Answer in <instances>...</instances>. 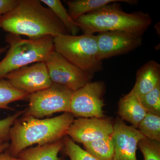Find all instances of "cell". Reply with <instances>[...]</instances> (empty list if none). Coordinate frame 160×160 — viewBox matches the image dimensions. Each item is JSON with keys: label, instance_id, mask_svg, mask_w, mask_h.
Returning <instances> with one entry per match:
<instances>
[{"label": "cell", "instance_id": "6da1fadb", "mask_svg": "<svg viewBox=\"0 0 160 160\" xmlns=\"http://www.w3.org/2000/svg\"><path fill=\"white\" fill-rule=\"evenodd\" d=\"M0 29L31 39L69 34L52 12L39 0H18L16 5L1 18Z\"/></svg>", "mask_w": 160, "mask_h": 160}, {"label": "cell", "instance_id": "7a4b0ae2", "mask_svg": "<svg viewBox=\"0 0 160 160\" xmlns=\"http://www.w3.org/2000/svg\"><path fill=\"white\" fill-rule=\"evenodd\" d=\"M74 117L70 112L42 119L23 115L12 126L10 143L6 151L17 157L21 151L35 144L42 146L62 140L66 135Z\"/></svg>", "mask_w": 160, "mask_h": 160}, {"label": "cell", "instance_id": "3957f363", "mask_svg": "<svg viewBox=\"0 0 160 160\" xmlns=\"http://www.w3.org/2000/svg\"><path fill=\"white\" fill-rule=\"evenodd\" d=\"M75 22L83 34L120 31L142 35L152 19L143 12H125L118 3L113 2L82 16Z\"/></svg>", "mask_w": 160, "mask_h": 160}, {"label": "cell", "instance_id": "277c9868", "mask_svg": "<svg viewBox=\"0 0 160 160\" xmlns=\"http://www.w3.org/2000/svg\"><path fill=\"white\" fill-rule=\"evenodd\" d=\"M5 40L9 48L0 62V80L11 72L32 63L45 62L54 50L53 37L50 36L26 39L8 33Z\"/></svg>", "mask_w": 160, "mask_h": 160}, {"label": "cell", "instance_id": "5b68a950", "mask_svg": "<svg viewBox=\"0 0 160 160\" xmlns=\"http://www.w3.org/2000/svg\"><path fill=\"white\" fill-rule=\"evenodd\" d=\"M55 51L83 71L94 74L102 70L94 34H60L53 38Z\"/></svg>", "mask_w": 160, "mask_h": 160}, {"label": "cell", "instance_id": "8992f818", "mask_svg": "<svg viewBox=\"0 0 160 160\" xmlns=\"http://www.w3.org/2000/svg\"><path fill=\"white\" fill-rule=\"evenodd\" d=\"M73 92L52 83L48 88L29 95V104L23 115L41 118L58 112H70Z\"/></svg>", "mask_w": 160, "mask_h": 160}, {"label": "cell", "instance_id": "52a82bcc", "mask_svg": "<svg viewBox=\"0 0 160 160\" xmlns=\"http://www.w3.org/2000/svg\"><path fill=\"white\" fill-rule=\"evenodd\" d=\"M45 62L52 82L73 91L90 82L93 78V74L83 71L55 50L52 52Z\"/></svg>", "mask_w": 160, "mask_h": 160}, {"label": "cell", "instance_id": "ba28073f", "mask_svg": "<svg viewBox=\"0 0 160 160\" xmlns=\"http://www.w3.org/2000/svg\"><path fill=\"white\" fill-rule=\"evenodd\" d=\"M104 83L95 82L86 84L73 92L70 104V113L78 118H101L104 117L103 99Z\"/></svg>", "mask_w": 160, "mask_h": 160}, {"label": "cell", "instance_id": "9c48e42d", "mask_svg": "<svg viewBox=\"0 0 160 160\" xmlns=\"http://www.w3.org/2000/svg\"><path fill=\"white\" fill-rule=\"evenodd\" d=\"M4 78L13 87L30 95L48 88L52 83L45 62H39L11 72Z\"/></svg>", "mask_w": 160, "mask_h": 160}, {"label": "cell", "instance_id": "30bf717a", "mask_svg": "<svg viewBox=\"0 0 160 160\" xmlns=\"http://www.w3.org/2000/svg\"><path fill=\"white\" fill-rule=\"evenodd\" d=\"M96 37L101 61L130 52L142 46V35L127 32H105Z\"/></svg>", "mask_w": 160, "mask_h": 160}, {"label": "cell", "instance_id": "8fae6325", "mask_svg": "<svg viewBox=\"0 0 160 160\" xmlns=\"http://www.w3.org/2000/svg\"><path fill=\"white\" fill-rule=\"evenodd\" d=\"M113 124L104 118H78L74 119L66 132L75 142L85 143L112 135Z\"/></svg>", "mask_w": 160, "mask_h": 160}, {"label": "cell", "instance_id": "7c38bea8", "mask_svg": "<svg viewBox=\"0 0 160 160\" xmlns=\"http://www.w3.org/2000/svg\"><path fill=\"white\" fill-rule=\"evenodd\" d=\"M112 137L114 146L113 160H138V143L145 138L138 129L118 119L113 124Z\"/></svg>", "mask_w": 160, "mask_h": 160}, {"label": "cell", "instance_id": "4fadbf2b", "mask_svg": "<svg viewBox=\"0 0 160 160\" xmlns=\"http://www.w3.org/2000/svg\"><path fill=\"white\" fill-rule=\"evenodd\" d=\"M159 84L160 65L156 61L151 60L138 70L135 84L128 94L139 99Z\"/></svg>", "mask_w": 160, "mask_h": 160}, {"label": "cell", "instance_id": "5bb4252c", "mask_svg": "<svg viewBox=\"0 0 160 160\" xmlns=\"http://www.w3.org/2000/svg\"><path fill=\"white\" fill-rule=\"evenodd\" d=\"M118 112L122 119L131 123L132 127L137 129L148 112L138 98L127 94L120 100Z\"/></svg>", "mask_w": 160, "mask_h": 160}, {"label": "cell", "instance_id": "9a60e30c", "mask_svg": "<svg viewBox=\"0 0 160 160\" xmlns=\"http://www.w3.org/2000/svg\"><path fill=\"white\" fill-rule=\"evenodd\" d=\"M63 147L62 138L50 144L26 148L17 157L22 160H65L58 157Z\"/></svg>", "mask_w": 160, "mask_h": 160}, {"label": "cell", "instance_id": "2e32d148", "mask_svg": "<svg viewBox=\"0 0 160 160\" xmlns=\"http://www.w3.org/2000/svg\"><path fill=\"white\" fill-rule=\"evenodd\" d=\"M68 7V12L75 21L82 16L94 11L113 2H125L129 4L137 3L134 0H73L65 1Z\"/></svg>", "mask_w": 160, "mask_h": 160}, {"label": "cell", "instance_id": "e0dca14e", "mask_svg": "<svg viewBox=\"0 0 160 160\" xmlns=\"http://www.w3.org/2000/svg\"><path fill=\"white\" fill-rule=\"evenodd\" d=\"M112 135L83 144L84 149L98 160H113L114 146Z\"/></svg>", "mask_w": 160, "mask_h": 160}, {"label": "cell", "instance_id": "ac0fdd59", "mask_svg": "<svg viewBox=\"0 0 160 160\" xmlns=\"http://www.w3.org/2000/svg\"><path fill=\"white\" fill-rule=\"evenodd\" d=\"M42 3L48 6L55 15L66 27L69 34L77 35L80 30L79 27L74 20L72 18L69 12L60 0H41Z\"/></svg>", "mask_w": 160, "mask_h": 160}, {"label": "cell", "instance_id": "d6986e66", "mask_svg": "<svg viewBox=\"0 0 160 160\" xmlns=\"http://www.w3.org/2000/svg\"><path fill=\"white\" fill-rule=\"evenodd\" d=\"M29 94L13 87L6 79L0 80V109L14 110L10 103L29 99Z\"/></svg>", "mask_w": 160, "mask_h": 160}, {"label": "cell", "instance_id": "ffe728a7", "mask_svg": "<svg viewBox=\"0 0 160 160\" xmlns=\"http://www.w3.org/2000/svg\"><path fill=\"white\" fill-rule=\"evenodd\" d=\"M145 138L160 142V116L147 112L138 127Z\"/></svg>", "mask_w": 160, "mask_h": 160}, {"label": "cell", "instance_id": "44dd1931", "mask_svg": "<svg viewBox=\"0 0 160 160\" xmlns=\"http://www.w3.org/2000/svg\"><path fill=\"white\" fill-rule=\"evenodd\" d=\"M64 147L62 151L70 160H98L82 149L67 135L63 138Z\"/></svg>", "mask_w": 160, "mask_h": 160}, {"label": "cell", "instance_id": "7402d4cb", "mask_svg": "<svg viewBox=\"0 0 160 160\" xmlns=\"http://www.w3.org/2000/svg\"><path fill=\"white\" fill-rule=\"evenodd\" d=\"M139 100L147 112L160 116V84Z\"/></svg>", "mask_w": 160, "mask_h": 160}, {"label": "cell", "instance_id": "603a6c76", "mask_svg": "<svg viewBox=\"0 0 160 160\" xmlns=\"http://www.w3.org/2000/svg\"><path fill=\"white\" fill-rule=\"evenodd\" d=\"M144 160H160V142L145 138L138 143Z\"/></svg>", "mask_w": 160, "mask_h": 160}, {"label": "cell", "instance_id": "cb8c5ba5", "mask_svg": "<svg viewBox=\"0 0 160 160\" xmlns=\"http://www.w3.org/2000/svg\"><path fill=\"white\" fill-rule=\"evenodd\" d=\"M25 110L18 111L14 114L0 120V138L4 141H9V132L12 126L16 120L22 115Z\"/></svg>", "mask_w": 160, "mask_h": 160}, {"label": "cell", "instance_id": "d4e9b609", "mask_svg": "<svg viewBox=\"0 0 160 160\" xmlns=\"http://www.w3.org/2000/svg\"><path fill=\"white\" fill-rule=\"evenodd\" d=\"M18 0H0V19L17 3Z\"/></svg>", "mask_w": 160, "mask_h": 160}, {"label": "cell", "instance_id": "484cf974", "mask_svg": "<svg viewBox=\"0 0 160 160\" xmlns=\"http://www.w3.org/2000/svg\"><path fill=\"white\" fill-rule=\"evenodd\" d=\"M0 160H22L18 157H15L5 151L0 154Z\"/></svg>", "mask_w": 160, "mask_h": 160}, {"label": "cell", "instance_id": "4316f807", "mask_svg": "<svg viewBox=\"0 0 160 160\" xmlns=\"http://www.w3.org/2000/svg\"><path fill=\"white\" fill-rule=\"evenodd\" d=\"M9 142L4 141L0 138V154L7 150L9 148Z\"/></svg>", "mask_w": 160, "mask_h": 160}, {"label": "cell", "instance_id": "83f0119b", "mask_svg": "<svg viewBox=\"0 0 160 160\" xmlns=\"http://www.w3.org/2000/svg\"><path fill=\"white\" fill-rule=\"evenodd\" d=\"M8 48H9V46L8 45L3 46V47H0V56H1V55L6 52L7 51V50H8Z\"/></svg>", "mask_w": 160, "mask_h": 160}]
</instances>
